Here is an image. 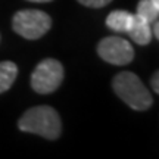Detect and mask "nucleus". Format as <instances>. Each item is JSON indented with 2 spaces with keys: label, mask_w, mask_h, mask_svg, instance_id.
Returning <instances> with one entry per match:
<instances>
[{
  "label": "nucleus",
  "mask_w": 159,
  "mask_h": 159,
  "mask_svg": "<svg viewBox=\"0 0 159 159\" xmlns=\"http://www.w3.org/2000/svg\"><path fill=\"white\" fill-rule=\"evenodd\" d=\"M52 19L43 11L39 9H24L15 13L12 19V28L24 39L37 40L50 30Z\"/></svg>",
  "instance_id": "7ed1b4c3"
},
{
  "label": "nucleus",
  "mask_w": 159,
  "mask_h": 159,
  "mask_svg": "<svg viewBox=\"0 0 159 159\" xmlns=\"http://www.w3.org/2000/svg\"><path fill=\"white\" fill-rule=\"evenodd\" d=\"M19 130L33 133L49 140H56L62 133L61 118L52 106H35L28 109L18 121Z\"/></svg>",
  "instance_id": "f257e3e1"
},
{
  "label": "nucleus",
  "mask_w": 159,
  "mask_h": 159,
  "mask_svg": "<svg viewBox=\"0 0 159 159\" xmlns=\"http://www.w3.org/2000/svg\"><path fill=\"white\" fill-rule=\"evenodd\" d=\"M128 35L131 37V40L140 46H146L152 41V28H150V22L144 21L142 18H139L134 15V21L131 25Z\"/></svg>",
  "instance_id": "0eeeda50"
},
{
  "label": "nucleus",
  "mask_w": 159,
  "mask_h": 159,
  "mask_svg": "<svg viewBox=\"0 0 159 159\" xmlns=\"http://www.w3.org/2000/svg\"><path fill=\"white\" fill-rule=\"evenodd\" d=\"M112 0H78V3L87 6V7H103V6L109 5Z\"/></svg>",
  "instance_id": "9d476101"
},
{
  "label": "nucleus",
  "mask_w": 159,
  "mask_h": 159,
  "mask_svg": "<svg viewBox=\"0 0 159 159\" xmlns=\"http://www.w3.org/2000/svg\"><path fill=\"white\" fill-rule=\"evenodd\" d=\"M97 53L105 62L116 65V66L128 65L134 57V50L131 47L130 41L118 35L103 39L97 46Z\"/></svg>",
  "instance_id": "39448f33"
},
{
  "label": "nucleus",
  "mask_w": 159,
  "mask_h": 159,
  "mask_svg": "<svg viewBox=\"0 0 159 159\" xmlns=\"http://www.w3.org/2000/svg\"><path fill=\"white\" fill-rule=\"evenodd\" d=\"M18 75V66L11 61L0 62V94L7 91L15 83Z\"/></svg>",
  "instance_id": "6e6552de"
},
{
  "label": "nucleus",
  "mask_w": 159,
  "mask_h": 159,
  "mask_svg": "<svg viewBox=\"0 0 159 159\" xmlns=\"http://www.w3.org/2000/svg\"><path fill=\"white\" fill-rule=\"evenodd\" d=\"M152 87H153L155 93L159 91V72H155L153 77H152Z\"/></svg>",
  "instance_id": "f8f14e48"
},
{
  "label": "nucleus",
  "mask_w": 159,
  "mask_h": 159,
  "mask_svg": "<svg viewBox=\"0 0 159 159\" xmlns=\"http://www.w3.org/2000/svg\"><path fill=\"white\" fill-rule=\"evenodd\" d=\"M28 2H35V3H49L52 0H28Z\"/></svg>",
  "instance_id": "ddd939ff"
},
{
  "label": "nucleus",
  "mask_w": 159,
  "mask_h": 159,
  "mask_svg": "<svg viewBox=\"0 0 159 159\" xmlns=\"http://www.w3.org/2000/svg\"><path fill=\"white\" fill-rule=\"evenodd\" d=\"M134 15L152 24L153 21L158 19L159 7H156L150 0H140V2H139V5H137V11H136Z\"/></svg>",
  "instance_id": "1a4fd4ad"
},
{
  "label": "nucleus",
  "mask_w": 159,
  "mask_h": 159,
  "mask_svg": "<svg viewBox=\"0 0 159 159\" xmlns=\"http://www.w3.org/2000/svg\"><path fill=\"white\" fill-rule=\"evenodd\" d=\"M150 28H152V35L158 40L159 39V22H158V19L150 24Z\"/></svg>",
  "instance_id": "9b49d317"
},
{
  "label": "nucleus",
  "mask_w": 159,
  "mask_h": 159,
  "mask_svg": "<svg viewBox=\"0 0 159 159\" xmlns=\"http://www.w3.org/2000/svg\"><path fill=\"white\" fill-rule=\"evenodd\" d=\"M63 81V66L56 59H43L31 74V87L39 94H50Z\"/></svg>",
  "instance_id": "20e7f679"
},
{
  "label": "nucleus",
  "mask_w": 159,
  "mask_h": 159,
  "mask_svg": "<svg viewBox=\"0 0 159 159\" xmlns=\"http://www.w3.org/2000/svg\"><path fill=\"white\" fill-rule=\"evenodd\" d=\"M133 21H134V13H130L127 11H114L106 18V25L115 33L128 34Z\"/></svg>",
  "instance_id": "423d86ee"
},
{
  "label": "nucleus",
  "mask_w": 159,
  "mask_h": 159,
  "mask_svg": "<svg viewBox=\"0 0 159 159\" xmlns=\"http://www.w3.org/2000/svg\"><path fill=\"white\" fill-rule=\"evenodd\" d=\"M112 85L116 96L134 111H146L153 103L152 94L144 87L142 80L133 72H119L118 75H115Z\"/></svg>",
  "instance_id": "f03ea898"
},
{
  "label": "nucleus",
  "mask_w": 159,
  "mask_h": 159,
  "mask_svg": "<svg viewBox=\"0 0 159 159\" xmlns=\"http://www.w3.org/2000/svg\"><path fill=\"white\" fill-rule=\"evenodd\" d=\"M150 2H152V3H153L156 7H159V0H150Z\"/></svg>",
  "instance_id": "4468645a"
}]
</instances>
